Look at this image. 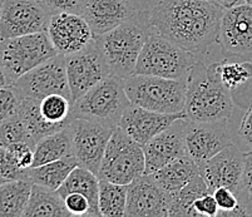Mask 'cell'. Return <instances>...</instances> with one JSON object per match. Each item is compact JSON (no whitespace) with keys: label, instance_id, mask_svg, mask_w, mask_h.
Here are the masks:
<instances>
[{"label":"cell","instance_id":"6da1fadb","mask_svg":"<svg viewBox=\"0 0 252 217\" xmlns=\"http://www.w3.org/2000/svg\"><path fill=\"white\" fill-rule=\"evenodd\" d=\"M223 10L207 0H161L143 13L152 33L197 54L219 43Z\"/></svg>","mask_w":252,"mask_h":217},{"label":"cell","instance_id":"7a4b0ae2","mask_svg":"<svg viewBox=\"0 0 252 217\" xmlns=\"http://www.w3.org/2000/svg\"><path fill=\"white\" fill-rule=\"evenodd\" d=\"M235 102L222 84L214 64L196 62L186 75V120L191 122H216L231 117Z\"/></svg>","mask_w":252,"mask_h":217},{"label":"cell","instance_id":"3957f363","mask_svg":"<svg viewBox=\"0 0 252 217\" xmlns=\"http://www.w3.org/2000/svg\"><path fill=\"white\" fill-rule=\"evenodd\" d=\"M151 33L147 19L141 10L114 29L95 38L112 74L121 79L134 74L142 48Z\"/></svg>","mask_w":252,"mask_h":217},{"label":"cell","instance_id":"277c9868","mask_svg":"<svg viewBox=\"0 0 252 217\" xmlns=\"http://www.w3.org/2000/svg\"><path fill=\"white\" fill-rule=\"evenodd\" d=\"M123 87L130 104L158 112H185L186 77L169 79L147 74H132L123 79Z\"/></svg>","mask_w":252,"mask_h":217},{"label":"cell","instance_id":"5b68a950","mask_svg":"<svg viewBox=\"0 0 252 217\" xmlns=\"http://www.w3.org/2000/svg\"><path fill=\"white\" fill-rule=\"evenodd\" d=\"M129 106L123 79L111 74L73 102L72 116L73 118L118 127L123 113Z\"/></svg>","mask_w":252,"mask_h":217},{"label":"cell","instance_id":"8992f818","mask_svg":"<svg viewBox=\"0 0 252 217\" xmlns=\"http://www.w3.org/2000/svg\"><path fill=\"white\" fill-rule=\"evenodd\" d=\"M57 54L47 31L13 38H0V65L11 84Z\"/></svg>","mask_w":252,"mask_h":217},{"label":"cell","instance_id":"52a82bcc","mask_svg":"<svg viewBox=\"0 0 252 217\" xmlns=\"http://www.w3.org/2000/svg\"><path fill=\"white\" fill-rule=\"evenodd\" d=\"M194 54L156 33H151L137 61L134 74L169 79L185 78L196 63Z\"/></svg>","mask_w":252,"mask_h":217},{"label":"cell","instance_id":"ba28073f","mask_svg":"<svg viewBox=\"0 0 252 217\" xmlns=\"http://www.w3.org/2000/svg\"><path fill=\"white\" fill-rule=\"evenodd\" d=\"M144 170L143 147L119 127H116L105 148L98 178L128 186L144 175Z\"/></svg>","mask_w":252,"mask_h":217},{"label":"cell","instance_id":"9c48e42d","mask_svg":"<svg viewBox=\"0 0 252 217\" xmlns=\"http://www.w3.org/2000/svg\"><path fill=\"white\" fill-rule=\"evenodd\" d=\"M65 67L72 103L112 74L95 38L83 49L65 56Z\"/></svg>","mask_w":252,"mask_h":217},{"label":"cell","instance_id":"30bf717a","mask_svg":"<svg viewBox=\"0 0 252 217\" xmlns=\"http://www.w3.org/2000/svg\"><path fill=\"white\" fill-rule=\"evenodd\" d=\"M13 86L22 97L42 99L50 94H62L72 100L65 56L61 54H57L25 73L13 83Z\"/></svg>","mask_w":252,"mask_h":217},{"label":"cell","instance_id":"8fae6325","mask_svg":"<svg viewBox=\"0 0 252 217\" xmlns=\"http://www.w3.org/2000/svg\"><path fill=\"white\" fill-rule=\"evenodd\" d=\"M50 17L39 0H0V38L47 31Z\"/></svg>","mask_w":252,"mask_h":217},{"label":"cell","instance_id":"7c38bea8","mask_svg":"<svg viewBox=\"0 0 252 217\" xmlns=\"http://www.w3.org/2000/svg\"><path fill=\"white\" fill-rule=\"evenodd\" d=\"M219 43L228 57L252 62V5L240 3L224 9Z\"/></svg>","mask_w":252,"mask_h":217},{"label":"cell","instance_id":"4fadbf2b","mask_svg":"<svg viewBox=\"0 0 252 217\" xmlns=\"http://www.w3.org/2000/svg\"><path fill=\"white\" fill-rule=\"evenodd\" d=\"M70 125L73 156L77 158L79 166L98 175L105 148L116 127L82 118H74Z\"/></svg>","mask_w":252,"mask_h":217},{"label":"cell","instance_id":"5bb4252c","mask_svg":"<svg viewBox=\"0 0 252 217\" xmlns=\"http://www.w3.org/2000/svg\"><path fill=\"white\" fill-rule=\"evenodd\" d=\"M185 143L187 155L200 167L233 143L227 120L216 122H191L186 120Z\"/></svg>","mask_w":252,"mask_h":217},{"label":"cell","instance_id":"9a60e30c","mask_svg":"<svg viewBox=\"0 0 252 217\" xmlns=\"http://www.w3.org/2000/svg\"><path fill=\"white\" fill-rule=\"evenodd\" d=\"M245 152L237 145L227 147L200 166V175L211 193L219 187H227L238 196L241 192Z\"/></svg>","mask_w":252,"mask_h":217},{"label":"cell","instance_id":"2e32d148","mask_svg":"<svg viewBox=\"0 0 252 217\" xmlns=\"http://www.w3.org/2000/svg\"><path fill=\"white\" fill-rule=\"evenodd\" d=\"M172 195L151 175H142L128 185L125 216L167 217Z\"/></svg>","mask_w":252,"mask_h":217},{"label":"cell","instance_id":"e0dca14e","mask_svg":"<svg viewBox=\"0 0 252 217\" xmlns=\"http://www.w3.org/2000/svg\"><path fill=\"white\" fill-rule=\"evenodd\" d=\"M47 31L53 47L61 56L75 53L94 39L87 20L81 14L74 13L53 14Z\"/></svg>","mask_w":252,"mask_h":217},{"label":"cell","instance_id":"ac0fdd59","mask_svg":"<svg viewBox=\"0 0 252 217\" xmlns=\"http://www.w3.org/2000/svg\"><path fill=\"white\" fill-rule=\"evenodd\" d=\"M186 118L176 121L168 128L158 133L143 146L146 170L144 175H151L161 170L166 164L186 155L185 143Z\"/></svg>","mask_w":252,"mask_h":217},{"label":"cell","instance_id":"d6986e66","mask_svg":"<svg viewBox=\"0 0 252 217\" xmlns=\"http://www.w3.org/2000/svg\"><path fill=\"white\" fill-rule=\"evenodd\" d=\"M182 118H186L185 112L158 113L130 104L123 113L118 127L143 147L150 139Z\"/></svg>","mask_w":252,"mask_h":217},{"label":"cell","instance_id":"ffe728a7","mask_svg":"<svg viewBox=\"0 0 252 217\" xmlns=\"http://www.w3.org/2000/svg\"><path fill=\"white\" fill-rule=\"evenodd\" d=\"M134 13L128 0H87L82 17L91 27L94 38H98L129 19Z\"/></svg>","mask_w":252,"mask_h":217},{"label":"cell","instance_id":"44dd1931","mask_svg":"<svg viewBox=\"0 0 252 217\" xmlns=\"http://www.w3.org/2000/svg\"><path fill=\"white\" fill-rule=\"evenodd\" d=\"M198 175V164L187 153L166 164L161 170L151 173L153 180L169 195L177 193L182 187H185Z\"/></svg>","mask_w":252,"mask_h":217},{"label":"cell","instance_id":"7402d4cb","mask_svg":"<svg viewBox=\"0 0 252 217\" xmlns=\"http://www.w3.org/2000/svg\"><path fill=\"white\" fill-rule=\"evenodd\" d=\"M58 193L62 197H65L69 193H82L88 198L91 203L92 217L100 216L99 207H98V197H99V178L95 173L89 171L88 168L77 166L67 180L63 182L58 189Z\"/></svg>","mask_w":252,"mask_h":217},{"label":"cell","instance_id":"603a6c76","mask_svg":"<svg viewBox=\"0 0 252 217\" xmlns=\"http://www.w3.org/2000/svg\"><path fill=\"white\" fill-rule=\"evenodd\" d=\"M72 123V122H70ZM72 125L43 137L34 147L33 167L73 156Z\"/></svg>","mask_w":252,"mask_h":217},{"label":"cell","instance_id":"cb8c5ba5","mask_svg":"<svg viewBox=\"0 0 252 217\" xmlns=\"http://www.w3.org/2000/svg\"><path fill=\"white\" fill-rule=\"evenodd\" d=\"M25 217H69L72 216L58 191L33 184L28 205L23 214Z\"/></svg>","mask_w":252,"mask_h":217},{"label":"cell","instance_id":"d4e9b609","mask_svg":"<svg viewBox=\"0 0 252 217\" xmlns=\"http://www.w3.org/2000/svg\"><path fill=\"white\" fill-rule=\"evenodd\" d=\"M77 166H79L77 158L74 156H69L42 164L38 167L29 168L27 171V178L32 184L40 185L57 191Z\"/></svg>","mask_w":252,"mask_h":217},{"label":"cell","instance_id":"484cf974","mask_svg":"<svg viewBox=\"0 0 252 217\" xmlns=\"http://www.w3.org/2000/svg\"><path fill=\"white\" fill-rule=\"evenodd\" d=\"M29 180H14L0 184V217H20L32 192Z\"/></svg>","mask_w":252,"mask_h":217},{"label":"cell","instance_id":"4316f807","mask_svg":"<svg viewBox=\"0 0 252 217\" xmlns=\"http://www.w3.org/2000/svg\"><path fill=\"white\" fill-rule=\"evenodd\" d=\"M215 70L222 84L228 89L232 98L242 93L252 83V62L251 61H236L228 59L215 62Z\"/></svg>","mask_w":252,"mask_h":217},{"label":"cell","instance_id":"83f0119b","mask_svg":"<svg viewBox=\"0 0 252 217\" xmlns=\"http://www.w3.org/2000/svg\"><path fill=\"white\" fill-rule=\"evenodd\" d=\"M17 114L22 118L25 128L28 131L31 143L33 147H35L36 143L43 137L65 128V127L50 124L42 117L40 111H39V99H35V98L23 97L22 103H20Z\"/></svg>","mask_w":252,"mask_h":217},{"label":"cell","instance_id":"f1b7e54d","mask_svg":"<svg viewBox=\"0 0 252 217\" xmlns=\"http://www.w3.org/2000/svg\"><path fill=\"white\" fill-rule=\"evenodd\" d=\"M127 189L128 186H126V185H118L107 181V180H99L98 207H99L100 216H125L126 203H127Z\"/></svg>","mask_w":252,"mask_h":217},{"label":"cell","instance_id":"f546056e","mask_svg":"<svg viewBox=\"0 0 252 217\" xmlns=\"http://www.w3.org/2000/svg\"><path fill=\"white\" fill-rule=\"evenodd\" d=\"M208 187L201 175L196 176L191 182L172 195L171 205H169L168 216H194L192 205L201 196L208 193Z\"/></svg>","mask_w":252,"mask_h":217},{"label":"cell","instance_id":"4dcf8cb0","mask_svg":"<svg viewBox=\"0 0 252 217\" xmlns=\"http://www.w3.org/2000/svg\"><path fill=\"white\" fill-rule=\"evenodd\" d=\"M72 107V100L62 94H50L39 99V111L42 117L50 124L59 127H67L74 120Z\"/></svg>","mask_w":252,"mask_h":217},{"label":"cell","instance_id":"1f68e13d","mask_svg":"<svg viewBox=\"0 0 252 217\" xmlns=\"http://www.w3.org/2000/svg\"><path fill=\"white\" fill-rule=\"evenodd\" d=\"M19 142H27L32 146L28 131L22 118L15 113L11 117L0 121V146L6 148Z\"/></svg>","mask_w":252,"mask_h":217},{"label":"cell","instance_id":"d6a6232c","mask_svg":"<svg viewBox=\"0 0 252 217\" xmlns=\"http://www.w3.org/2000/svg\"><path fill=\"white\" fill-rule=\"evenodd\" d=\"M214 196L219 205V216L221 217H236L247 216L246 211L241 206L240 198L227 187H219L214 191Z\"/></svg>","mask_w":252,"mask_h":217},{"label":"cell","instance_id":"836d02e7","mask_svg":"<svg viewBox=\"0 0 252 217\" xmlns=\"http://www.w3.org/2000/svg\"><path fill=\"white\" fill-rule=\"evenodd\" d=\"M238 198L247 216H252V150L245 152L244 175Z\"/></svg>","mask_w":252,"mask_h":217},{"label":"cell","instance_id":"e575fe53","mask_svg":"<svg viewBox=\"0 0 252 217\" xmlns=\"http://www.w3.org/2000/svg\"><path fill=\"white\" fill-rule=\"evenodd\" d=\"M23 97L13 84L0 88V121L14 116L19 109Z\"/></svg>","mask_w":252,"mask_h":217},{"label":"cell","instance_id":"d590c367","mask_svg":"<svg viewBox=\"0 0 252 217\" xmlns=\"http://www.w3.org/2000/svg\"><path fill=\"white\" fill-rule=\"evenodd\" d=\"M9 156L13 159L18 167L23 171H28L33 167L34 162V147H32L27 142L14 143V145L6 147Z\"/></svg>","mask_w":252,"mask_h":217},{"label":"cell","instance_id":"8d00e7d4","mask_svg":"<svg viewBox=\"0 0 252 217\" xmlns=\"http://www.w3.org/2000/svg\"><path fill=\"white\" fill-rule=\"evenodd\" d=\"M14 180H28L27 171H23L13 162L6 148L0 146V184Z\"/></svg>","mask_w":252,"mask_h":217},{"label":"cell","instance_id":"74e56055","mask_svg":"<svg viewBox=\"0 0 252 217\" xmlns=\"http://www.w3.org/2000/svg\"><path fill=\"white\" fill-rule=\"evenodd\" d=\"M50 15L59 13H74L81 14L87 0H40Z\"/></svg>","mask_w":252,"mask_h":217},{"label":"cell","instance_id":"f35d334b","mask_svg":"<svg viewBox=\"0 0 252 217\" xmlns=\"http://www.w3.org/2000/svg\"><path fill=\"white\" fill-rule=\"evenodd\" d=\"M64 198V203L68 211L70 212L72 216H87L92 217L91 203L88 198L83 196L82 193H69Z\"/></svg>","mask_w":252,"mask_h":217},{"label":"cell","instance_id":"ab89813d","mask_svg":"<svg viewBox=\"0 0 252 217\" xmlns=\"http://www.w3.org/2000/svg\"><path fill=\"white\" fill-rule=\"evenodd\" d=\"M194 216H207V217H216L219 216V205L215 198L214 193H206L197 198L192 205Z\"/></svg>","mask_w":252,"mask_h":217},{"label":"cell","instance_id":"60d3db41","mask_svg":"<svg viewBox=\"0 0 252 217\" xmlns=\"http://www.w3.org/2000/svg\"><path fill=\"white\" fill-rule=\"evenodd\" d=\"M237 136L242 145L246 146L249 151L252 150V100L246 107V112L237 129Z\"/></svg>","mask_w":252,"mask_h":217},{"label":"cell","instance_id":"b9f144b4","mask_svg":"<svg viewBox=\"0 0 252 217\" xmlns=\"http://www.w3.org/2000/svg\"><path fill=\"white\" fill-rule=\"evenodd\" d=\"M207 1H210V3L215 4V5L220 6L222 9H227L236 5V4H240L242 0H207Z\"/></svg>","mask_w":252,"mask_h":217},{"label":"cell","instance_id":"7bdbcfd3","mask_svg":"<svg viewBox=\"0 0 252 217\" xmlns=\"http://www.w3.org/2000/svg\"><path fill=\"white\" fill-rule=\"evenodd\" d=\"M10 81H9L8 75L5 74V72H4L3 67L0 65V88H4V87L6 86H10Z\"/></svg>","mask_w":252,"mask_h":217},{"label":"cell","instance_id":"ee69618b","mask_svg":"<svg viewBox=\"0 0 252 217\" xmlns=\"http://www.w3.org/2000/svg\"><path fill=\"white\" fill-rule=\"evenodd\" d=\"M242 1L246 4H250V5H252V0H242Z\"/></svg>","mask_w":252,"mask_h":217}]
</instances>
